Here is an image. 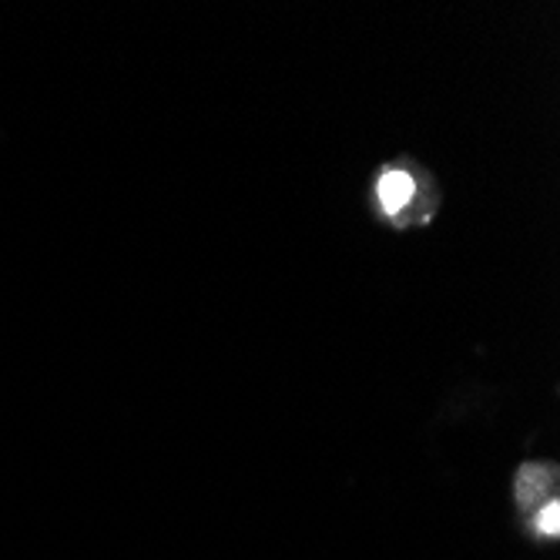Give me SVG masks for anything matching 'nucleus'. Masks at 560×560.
Masks as SVG:
<instances>
[{
    "mask_svg": "<svg viewBox=\"0 0 560 560\" xmlns=\"http://www.w3.org/2000/svg\"><path fill=\"white\" fill-rule=\"evenodd\" d=\"M537 527L544 530V534H550V537H557V530H560V506H557V500H550L544 511L537 514Z\"/></svg>",
    "mask_w": 560,
    "mask_h": 560,
    "instance_id": "obj_3",
    "label": "nucleus"
},
{
    "mask_svg": "<svg viewBox=\"0 0 560 560\" xmlns=\"http://www.w3.org/2000/svg\"><path fill=\"white\" fill-rule=\"evenodd\" d=\"M413 191H417L413 178L406 175V172H399V168H389V172L380 178V185H376L380 206H383L386 215H399V212L413 201Z\"/></svg>",
    "mask_w": 560,
    "mask_h": 560,
    "instance_id": "obj_1",
    "label": "nucleus"
},
{
    "mask_svg": "<svg viewBox=\"0 0 560 560\" xmlns=\"http://www.w3.org/2000/svg\"><path fill=\"white\" fill-rule=\"evenodd\" d=\"M553 487H557V470L553 467H537V464L524 467V474L517 480V493H521L524 503H534L537 497H550Z\"/></svg>",
    "mask_w": 560,
    "mask_h": 560,
    "instance_id": "obj_2",
    "label": "nucleus"
}]
</instances>
